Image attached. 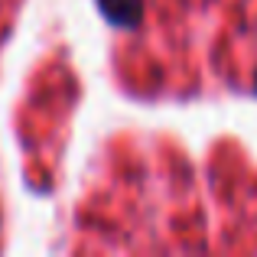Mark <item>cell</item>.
I'll list each match as a JSON object with an SVG mask.
<instances>
[{"instance_id":"cell-1","label":"cell","mask_w":257,"mask_h":257,"mask_svg":"<svg viewBox=\"0 0 257 257\" xmlns=\"http://www.w3.org/2000/svg\"><path fill=\"white\" fill-rule=\"evenodd\" d=\"M114 26H134L144 17V0H98Z\"/></svg>"}]
</instances>
